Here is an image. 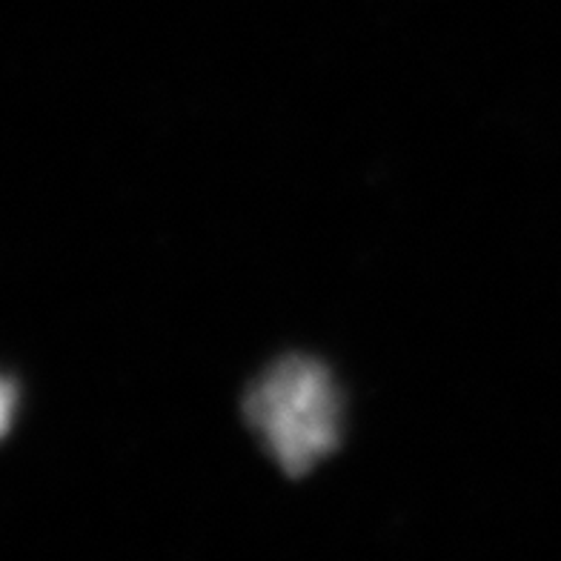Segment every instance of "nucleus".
Returning <instances> with one entry per match:
<instances>
[{
    "label": "nucleus",
    "mask_w": 561,
    "mask_h": 561,
    "mask_svg": "<svg viewBox=\"0 0 561 561\" xmlns=\"http://www.w3.org/2000/svg\"><path fill=\"white\" fill-rule=\"evenodd\" d=\"M247 421L287 476L310 473L341 442V392L324 364L287 355L247 392Z\"/></svg>",
    "instance_id": "obj_1"
},
{
    "label": "nucleus",
    "mask_w": 561,
    "mask_h": 561,
    "mask_svg": "<svg viewBox=\"0 0 561 561\" xmlns=\"http://www.w3.org/2000/svg\"><path fill=\"white\" fill-rule=\"evenodd\" d=\"M15 407H18V392L12 381L0 378V438L7 436L9 424L15 419Z\"/></svg>",
    "instance_id": "obj_2"
}]
</instances>
